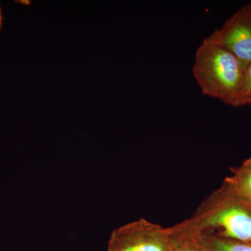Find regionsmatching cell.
I'll return each instance as SVG.
<instances>
[{
	"label": "cell",
	"instance_id": "obj_5",
	"mask_svg": "<svg viewBox=\"0 0 251 251\" xmlns=\"http://www.w3.org/2000/svg\"><path fill=\"white\" fill-rule=\"evenodd\" d=\"M190 235L196 238L200 247L204 251H251V243L241 242L214 234Z\"/></svg>",
	"mask_w": 251,
	"mask_h": 251
},
{
	"label": "cell",
	"instance_id": "obj_2",
	"mask_svg": "<svg viewBox=\"0 0 251 251\" xmlns=\"http://www.w3.org/2000/svg\"><path fill=\"white\" fill-rule=\"evenodd\" d=\"M244 69L234 54L206 37L196 50L193 75L203 94L234 107Z\"/></svg>",
	"mask_w": 251,
	"mask_h": 251
},
{
	"label": "cell",
	"instance_id": "obj_6",
	"mask_svg": "<svg viewBox=\"0 0 251 251\" xmlns=\"http://www.w3.org/2000/svg\"><path fill=\"white\" fill-rule=\"evenodd\" d=\"M232 175L225 179L239 196L251 203V157L240 166L231 168Z\"/></svg>",
	"mask_w": 251,
	"mask_h": 251
},
{
	"label": "cell",
	"instance_id": "obj_9",
	"mask_svg": "<svg viewBox=\"0 0 251 251\" xmlns=\"http://www.w3.org/2000/svg\"><path fill=\"white\" fill-rule=\"evenodd\" d=\"M2 14H1V8H0V30H1V26H2Z\"/></svg>",
	"mask_w": 251,
	"mask_h": 251
},
{
	"label": "cell",
	"instance_id": "obj_10",
	"mask_svg": "<svg viewBox=\"0 0 251 251\" xmlns=\"http://www.w3.org/2000/svg\"><path fill=\"white\" fill-rule=\"evenodd\" d=\"M246 8H247L248 11H249V12L250 13V14L251 15V1L250 2L248 3L247 4L245 5Z\"/></svg>",
	"mask_w": 251,
	"mask_h": 251
},
{
	"label": "cell",
	"instance_id": "obj_3",
	"mask_svg": "<svg viewBox=\"0 0 251 251\" xmlns=\"http://www.w3.org/2000/svg\"><path fill=\"white\" fill-rule=\"evenodd\" d=\"M107 251H175L170 227L140 219L114 229Z\"/></svg>",
	"mask_w": 251,
	"mask_h": 251
},
{
	"label": "cell",
	"instance_id": "obj_7",
	"mask_svg": "<svg viewBox=\"0 0 251 251\" xmlns=\"http://www.w3.org/2000/svg\"><path fill=\"white\" fill-rule=\"evenodd\" d=\"M170 228L174 239L175 251H204L192 235L178 232L173 227Z\"/></svg>",
	"mask_w": 251,
	"mask_h": 251
},
{
	"label": "cell",
	"instance_id": "obj_4",
	"mask_svg": "<svg viewBox=\"0 0 251 251\" xmlns=\"http://www.w3.org/2000/svg\"><path fill=\"white\" fill-rule=\"evenodd\" d=\"M206 38L234 54L244 69L251 64V15L245 6Z\"/></svg>",
	"mask_w": 251,
	"mask_h": 251
},
{
	"label": "cell",
	"instance_id": "obj_1",
	"mask_svg": "<svg viewBox=\"0 0 251 251\" xmlns=\"http://www.w3.org/2000/svg\"><path fill=\"white\" fill-rule=\"evenodd\" d=\"M188 234H209L251 243V203L225 181L188 219L173 226Z\"/></svg>",
	"mask_w": 251,
	"mask_h": 251
},
{
	"label": "cell",
	"instance_id": "obj_8",
	"mask_svg": "<svg viewBox=\"0 0 251 251\" xmlns=\"http://www.w3.org/2000/svg\"><path fill=\"white\" fill-rule=\"evenodd\" d=\"M249 105H251V63L244 69V76L234 107Z\"/></svg>",
	"mask_w": 251,
	"mask_h": 251
}]
</instances>
